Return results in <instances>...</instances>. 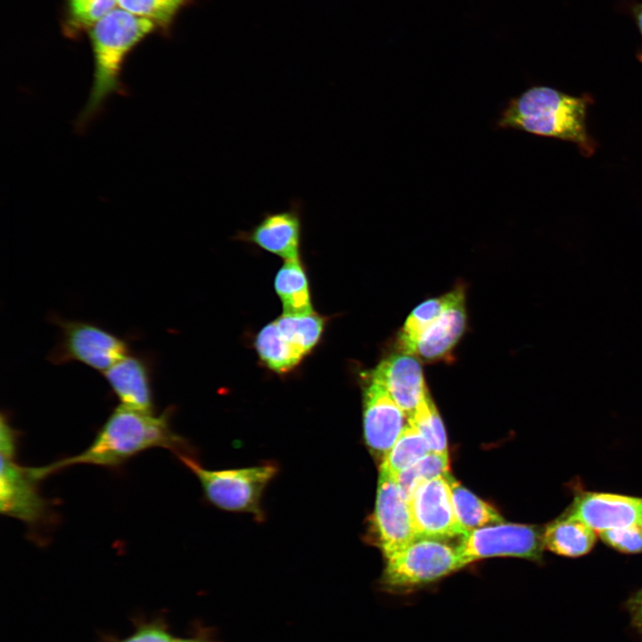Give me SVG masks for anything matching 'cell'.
<instances>
[{"label":"cell","instance_id":"obj_1","mask_svg":"<svg viewBox=\"0 0 642 642\" xmlns=\"http://www.w3.org/2000/svg\"><path fill=\"white\" fill-rule=\"evenodd\" d=\"M172 414V407L157 415L119 404L85 450L45 466L32 467V473L39 481L75 465L115 467L153 448L167 449L177 457L190 456L185 439L171 427Z\"/></svg>","mask_w":642,"mask_h":642},{"label":"cell","instance_id":"obj_2","mask_svg":"<svg viewBox=\"0 0 642 642\" xmlns=\"http://www.w3.org/2000/svg\"><path fill=\"white\" fill-rule=\"evenodd\" d=\"M592 102L587 94L575 96L550 86H534L507 101L496 127L571 142L589 157L597 149L587 127Z\"/></svg>","mask_w":642,"mask_h":642},{"label":"cell","instance_id":"obj_3","mask_svg":"<svg viewBox=\"0 0 642 642\" xmlns=\"http://www.w3.org/2000/svg\"><path fill=\"white\" fill-rule=\"evenodd\" d=\"M155 26L150 20L115 8L91 27L94 79L80 113V123L96 115L111 95L122 92L120 74L124 61Z\"/></svg>","mask_w":642,"mask_h":642},{"label":"cell","instance_id":"obj_4","mask_svg":"<svg viewBox=\"0 0 642 642\" xmlns=\"http://www.w3.org/2000/svg\"><path fill=\"white\" fill-rule=\"evenodd\" d=\"M465 567L457 547L441 540L416 539L385 557L383 587L407 593L435 582Z\"/></svg>","mask_w":642,"mask_h":642},{"label":"cell","instance_id":"obj_5","mask_svg":"<svg viewBox=\"0 0 642 642\" xmlns=\"http://www.w3.org/2000/svg\"><path fill=\"white\" fill-rule=\"evenodd\" d=\"M178 458L198 478L206 498L214 506L227 511L250 513L262 519L261 498L277 472L276 465L210 470L190 456Z\"/></svg>","mask_w":642,"mask_h":642},{"label":"cell","instance_id":"obj_6","mask_svg":"<svg viewBox=\"0 0 642 642\" xmlns=\"http://www.w3.org/2000/svg\"><path fill=\"white\" fill-rule=\"evenodd\" d=\"M50 321L60 329V338L48 355L54 365L81 363L103 373L130 353L127 338L87 321L50 315Z\"/></svg>","mask_w":642,"mask_h":642},{"label":"cell","instance_id":"obj_7","mask_svg":"<svg viewBox=\"0 0 642 642\" xmlns=\"http://www.w3.org/2000/svg\"><path fill=\"white\" fill-rule=\"evenodd\" d=\"M17 434L5 413L0 425V512L33 527L48 514V502L37 489L31 467L16 461Z\"/></svg>","mask_w":642,"mask_h":642},{"label":"cell","instance_id":"obj_8","mask_svg":"<svg viewBox=\"0 0 642 642\" xmlns=\"http://www.w3.org/2000/svg\"><path fill=\"white\" fill-rule=\"evenodd\" d=\"M456 547L465 566L494 556H515L537 561L541 558L545 548L543 531L531 525L504 523L465 532Z\"/></svg>","mask_w":642,"mask_h":642},{"label":"cell","instance_id":"obj_9","mask_svg":"<svg viewBox=\"0 0 642 642\" xmlns=\"http://www.w3.org/2000/svg\"><path fill=\"white\" fill-rule=\"evenodd\" d=\"M448 475L424 482L409 498L416 539L447 540L466 532L454 510Z\"/></svg>","mask_w":642,"mask_h":642},{"label":"cell","instance_id":"obj_10","mask_svg":"<svg viewBox=\"0 0 642 642\" xmlns=\"http://www.w3.org/2000/svg\"><path fill=\"white\" fill-rule=\"evenodd\" d=\"M372 529L377 546L384 557L416 540L407 499L402 494L396 477L379 469Z\"/></svg>","mask_w":642,"mask_h":642},{"label":"cell","instance_id":"obj_11","mask_svg":"<svg viewBox=\"0 0 642 642\" xmlns=\"http://www.w3.org/2000/svg\"><path fill=\"white\" fill-rule=\"evenodd\" d=\"M363 391V426L367 447L378 456L392 448L408 418L372 372Z\"/></svg>","mask_w":642,"mask_h":642},{"label":"cell","instance_id":"obj_12","mask_svg":"<svg viewBox=\"0 0 642 642\" xmlns=\"http://www.w3.org/2000/svg\"><path fill=\"white\" fill-rule=\"evenodd\" d=\"M301 235L302 204L296 200L286 210L264 213L257 225L235 238L287 260L300 259Z\"/></svg>","mask_w":642,"mask_h":642},{"label":"cell","instance_id":"obj_13","mask_svg":"<svg viewBox=\"0 0 642 642\" xmlns=\"http://www.w3.org/2000/svg\"><path fill=\"white\" fill-rule=\"evenodd\" d=\"M563 516L579 520L597 532L642 525V498L584 492Z\"/></svg>","mask_w":642,"mask_h":642},{"label":"cell","instance_id":"obj_14","mask_svg":"<svg viewBox=\"0 0 642 642\" xmlns=\"http://www.w3.org/2000/svg\"><path fill=\"white\" fill-rule=\"evenodd\" d=\"M371 372L384 385L407 418L428 394L420 360L416 355L405 352L391 355Z\"/></svg>","mask_w":642,"mask_h":642},{"label":"cell","instance_id":"obj_15","mask_svg":"<svg viewBox=\"0 0 642 642\" xmlns=\"http://www.w3.org/2000/svg\"><path fill=\"white\" fill-rule=\"evenodd\" d=\"M103 374L121 405L155 412L152 368L149 357L130 352Z\"/></svg>","mask_w":642,"mask_h":642},{"label":"cell","instance_id":"obj_16","mask_svg":"<svg viewBox=\"0 0 642 642\" xmlns=\"http://www.w3.org/2000/svg\"><path fill=\"white\" fill-rule=\"evenodd\" d=\"M466 326L465 295L454 301L420 336L414 355L424 361L449 355Z\"/></svg>","mask_w":642,"mask_h":642},{"label":"cell","instance_id":"obj_17","mask_svg":"<svg viewBox=\"0 0 642 642\" xmlns=\"http://www.w3.org/2000/svg\"><path fill=\"white\" fill-rule=\"evenodd\" d=\"M597 531L584 523L562 516L543 531L544 547L559 556L577 557L589 552Z\"/></svg>","mask_w":642,"mask_h":642},{"label":"cell","instance_id":"obj_18","mask_svg":"<svg viewBox=\"0 0 642 642\" xmlns=\"http://www.w3.org/2000/svg\"><path fill=\"white\" fill-rule=\"evenodd\" d=\"M284 314L306 315L314 312L309 279L300 259L284 260L274 280Z\"/></svg>","mask_w":642,"mask_h":642},{"label":"cell","instance_id":"obj_19","mask_svg":"<svg viewBox=\"0 0 642 642\" xmlns=\"http://www.w3.org/2000/svg\"><path fill=\"white\" fill-rule=\"evenodd\" d=\"M465 295L462 285L439 297L419 304L407 317L398 335L399 352L414 355L416 342L422 333L459 297Z\"/></svg>","mask_w":642,"mask_h":642},{"label":"cell","instance_id":"obj_20","mask_svg":"<svg viewBox=\"0 0 642 642\" xmlns=\"http://www.w3.org/2000/svg\"><path fill=\"white\" fill-rule=\"evenodd\" d=\"M254 345L264 366L280 374L292 371L305 358L283 336L276 321L267 324L259 331Z\"/></svg>","mask_w":642,"mask_h":642},{"label":"cell","instance_id":"obj_21","mask_svg":"<svg viewBox=\"0 0 642 642\" xmlns=\"http://www.w3.org/2000/svg\"><path fill=\"white\" fill-rule=\"evenodd\" d=\"M448 481L457 518L466 532L504 523L503 517L493 506L463 487L449 474Z\"/></svg>","mask_w":642,"mask_h":642},{"label":"cell","instance_id":"obj_22","mask_svg":"<svg viewBox=\"0 0 642 642\" xmlns=\"http://www.w3.org/2000/svg\"><path fill=\"white\" fill-rule=\"evenodd\" d=\"M276 321L283 336L305 357L319 343L325 319L315 313L306 315L284 314Z\"/></svg>","mask_w":642,"mask_h":642},{"label":"cell","instance_id":"obj_23","mask_svg":"<svg viewBox=\"0 0 642 642\" xmlns=\"http://www.w3.org/2000/svg\"><path fill=\"white\" fill-rule=\"evenodd\" d=\"M430 452L421 433L407 423L392 448L383 456L380 468L396 476Z\"/></svg>","mask_w":642,"mask_h":642},{"label":"cell","instance_id":"obj_24","mask_svg":"<svg viewBox=\"0 0 642 642\" xmlns=\"http://www.w3.org/2000/svg\"><path fill=\"white\" fill-rule=\"evenodd\" d=\"M448 474L449 454L430 452L395 477L402 494L408 501L422 483Z\"/></svg>","mask_w":642,"mask_h":642},{"label":"cell","instance_id":"obj_25","mask_svg":"<svg viewBox=\"0 0 642 642\" xmlns=\"http://www.w3.org/2000/svg\"><path fill=\"white\" fill-rule=\"evenodd\" d=\"M427 442L430 451L448 454L446 432L439 412L429 393L420 403L415 413L408 417Z\"/></svg>","mask_w":642,"mask_h":642},{"label":"cell","instance_id":"obj_26","mask_svg":"<svg viewBox=\"0 0 642 642\" xmlns=\"http://www.w3.org/2000/svg\"><path fill=\"white\" fill-rule=\"evenodd\" d=\"M189 0H118V5L134 15L168 28L178 11Z\"/></svg>","mask_w":642,"mask_h":642},{"label":"cell","instance_id":"obj_27","mask_svg":"<svg viewBox=\"0 0 642 642\" xmlns=\"http://www.w3.org/2000/svg\"><path fill=\"white\" fill-rule=\"evenodd\" d=\"M117 4L118 0H67V22L75 30L91 28Z\"/></svg>","mask_w":642,"mask_h":642},{"label":"cell","instance_id":"obj_28","mask_svg":"<svg viewBox=\"0 0 642 642\" xmlns=\"http://www.w3.org/2000/svg\"><path fill=\"white\" fill-rule=\"evenodd\" d=\"M598 534L604 542L621 552H642V525L603 531Z\"/></svg>","mask_w":642,"mask_h":642},{"label":"cell","instance_id":"obj_29","mask_svg":"<svg viewBox=\"0 0 642 642\" xmlns=\"http://www.w3.org/2000/svg\"><path fill=\"white\" fill-rule=\"evenodd\" d=\"M173 638L163 627L148 625L138 629L136 633L121 642H174Z\"/></svg>","mask_w":642,"mask_h":642},{"label":"cell","instance_id":"obj_30","mask_svg":"<svg viewBox=\"0 0 642 642\" xmlns=\"http://www.w3.org/2000/svg\"><path fill=\"white\" fill-rule=\"evenodd\" d=\"M625 607L630 613L632 626L642 635V588L628 599Z\"/></svg>","mask_w":642,"mask_h":642},{"label":"cell","instance_id":"obj_31","mask_svg":"<svg viewBox=\"0 0 642 642\" xmlns=\"http://www.w3.org/2000/svg\"><path fill=\"white\" fill-rule=\"evenodd\" d=\"M634 15L636 18V21L638 27V29L640 31L641 38H642V4H639L635 6L634 8ZM639 61L642 62V46L640 53L638 55Z\"/></svg>","mask_w":642,"mask_h":642},{"label":"cell","instance_id":"obj_32","mask_svg":"<svg viewBox=\"0 0 642 642\" xmlns=\"http://www.w3.org/2000/svg\"><path fill=\"white\" fill-rule=\"evenodd\" d=\"M174 642H201V641L193 640V639H179V640H177Z\"/></svg>","mask_w":642,"mask_h":642}]
</instances>
